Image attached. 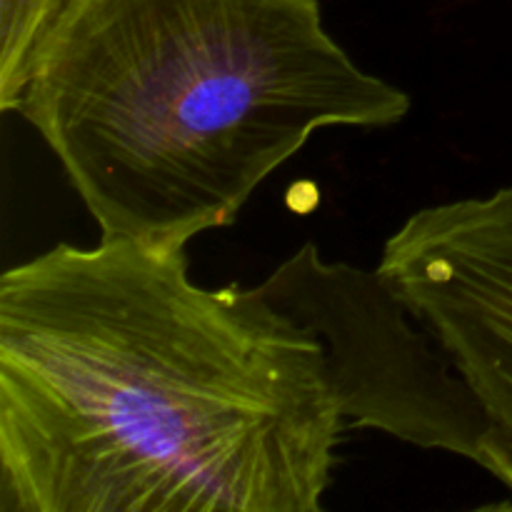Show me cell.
<instances>
[{"instance_id":"obj_1","label":"cell","mask_w":512,"mask_h":512,"mask_svg":"<svg viewBox=\"0 0 512 512\" xmlns=\"http://www.w3.org/2000/svg\"><path fill=\"white\" fill-rule=\"evenodd\" d=\"M345 430L323 340L185 250L0 278V512H320Z\"/></svg>"},{"instance_id":"obj_2","label":"cell","mask_w":512,"mask_h":512,"mask_svg":"<svg viewBox=\"0 0 512 512\" xmlns=\"http://www.w3.org/2000/svg\"><path fill=\"white\" fill-rule=\"evenodd\" d=\"M10 113L100 240L175 253L235 223L315 133L388 128L410 98L350 58L318 0H58Z\"/></svg>"},{"instance_id":"obj_3","label":"cell","mask_w":512,"mask_h":512,"mask_svg":"<svg viewBox=\"0 0 512 512\" xmlns=\"http://www.w3.org/2000/svg\"><path fill=\"white\" fill-rule=\"evenodd\" d=\"M255 290L323 340L348 428L480 465L483 428L468 388L378 268L330 263L305 243Z\"/></svg>"},{"instance_id":"obj_4","label":"cell","mask_w":512,"mask_h":512,"mask_svg":"<svg viewBox=\"0 0 512 512\" xmlns=\"http://www.w3.org/2000/svg\"><path fill=\"white\" fill-rule=\"evenodd\" d=\"M378 273L458 370L480 413V468L512 495V185L415 210Z\"/></svg>"},{"instance_id":"obj_5","label":"cell","mask_w":512,"mask_h":512,"mask_svg":"<svg viewBox=\"0 0 512 512\" xmlns=\"http://www.w3.org/2000/svg\"><path fill=\"white\" fill-rule=\"evenodd\" d=\"M58 0H0V110L10 113L20 73Z\"/></svg>"}]
</instances>
